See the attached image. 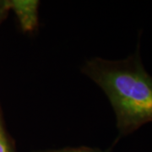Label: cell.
Segmentation results:
<instances>
[{
  "instance_id": "obj_3",
  "label": "cell",
  "mask_w": 152,
  "mask_h": 152,
  "mask_svg": "<svg viewBox=\"0 0 152 152\" xmlns=\"http://www.w3.org/2000/svg\"><path fill=\"white\" fill-rule=\"evenodd\" d=\"M35 152H106L102 151L98 149H91L87 147H79V148H65L61 150H48V151H42Z\"/></svg>"
},
{
  "instance_id": "obj_1",
  "label": "cell",
  "mask_w": 152,
  "mask_h": 152,
  "mask_svg": "<svg viewBox=\"0 0 152 152\" xmlns=\"http://www.w3.org/2000/svg\"><path fill=\"white\" fill-rule=\"evenodd\" d=\"M83 72L108 97L120 135L152 123V76L144 68L139 52L118 61L96 58L87 62Z\"/></svg>"
},
{
  "instance_id": "obj_4",
  "label": "cell",
  "mask_w": 152,
  "mask_h": 152,
  "mask_svg": "<svg viewBox=\"0 0 152 152\" xmlns=\"http://www.w3.org/2000/svg\"><path fill=\"white\" fill-rule=\"evenodd\" d=\"M0 152H13L7 140L5 131L4 129L1 120H0Z\"/></svg>"
},
{
  "instance_id": "obj_2",
  "label": "cell",
  "mask_w": 152,
  "mask_h": 152,
  "mask_svg": "<svg viewBox=\"0 0 152 152\" xmlns=\"http://www.w3.org/2000/svg\"><path fill=\"white\" fill-rule=\"evenodd\" d=\"M6 10H12L16 15L24 31H32L38 24L39 2L35 0L4 1Z\"/></svg>"
}]
</instances>
